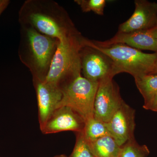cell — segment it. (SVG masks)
Returning a JSON list of instances; mask_svg holds the SVG:
<instances>
[{
    "instance_id": "cell-1",
    "label": "cell",
    "mask_w": 157,
    "mask_h": 157,
    "mask_svg": "<svg viewBox=\"0 0 157 157\" xmlns=\"http://www.w3.org/2000/svg\"><path fill=\"white\" fill-rule=\"evenodd\" d=\"M18 21L59 41L80 33L67 11L52 0H26L18 12Z\"/></svg>"
},
{
    "instance_id": "cell-23",
    "label": "cell",
    "mask_w": 157,
    "mask_h": 157,
    "mask_svg": "<svg viewBox=\"0 0 157 157\" xmlns=\"http://www.w3.org/2000/svg\"><path fill=\"white\" fill-rule=\"evenodd\" d=\"M54 157H67L66 156V155H58L55 156Z\"/></svg>"
},
{
    "instance_id": "cell-15",
    "label": "cell",
    "mask_w": 157,
    "mask_h": 157,
    "mask_svg": "<svg viewBox=\"0 0 157 157\" xmlns=\"http://www.w3.org/2000/svg\"><path fill=\"white\" fill-rule=\"evenodd\" d=\"M83 134L87 142H92L101 137L110 135L106 123L95 118L94 117L86 121Z\"/></svg>"
},
{
    "instance_id": "cell-2",
    "label": "cell",
    "mask_w": 157,
    "mask_h": 157,
    "mask_svg": "<svg viewBox=\"0 0 157 157\" xmlns=\"http://www.w3.org/2000/svg\"><path fill=\"white\" fill-rule=\"evenodd\" d=\"M20 60L29 70L33 82L45 81L59 41L24 26H20Z\"/></svg>"
},
{
    "instance_id": "cell-9",
    "label": "cell",
    "mask_w": 157,
    "mask_h": 157,
    "mask_svg": "<svg viewBox=\"0 0 157 157\" xmlns=\"http://www.w3.org/2000/svg\"><path fill=\"white\" fill-rule=\"evenodd\" d=\"M131 17L119 26L118 33H128L152 28L157 22V2L135 0Z\"/></svg>"
},
{
    "instance_id": "cell-13",
    "label": "cell",
    "mask_w": 157,
    "mask_h": 157,
    "mask_svg": "<svg viewBox=\"0 0 157 157\" xmlns=\"http://www.w3.org/2000/svg\"><path fill=\"white\" fill-rule=\"evenodd\" d=\"M87 143L95 157H119L121 151V147L110 135Z\"/></svg>"
},
{
    "instance_id": "cell-21",
    "label": "cell",
    "mask_w": 157,
    "mask_h": 157,
    "mask_svg": "<svg viewBox=\"0 0 157 157\" xmlns=\"http://www.w3.org/2000/svg\"><path fill=\"white\" fill-rule=\"evenodd\" d=\"M152 29L154 33L155 36L157 39V22L155 26Z\"/></svg>"
},
{
    "instance_id": "cell-14",
    "label": "cell",
    "mask_w": 157,
    "mask_h": 157,
    "mask_svg": "<svg viewBox=\"0 0 157 157\" xmlns=\"http://www.w3.org/2000/svg\"><path fill=\"white\" fill-rule=\"evenodd\" d=\"M135 84L144 99L149 102L157 93V74H147L135 78Z\"/></svg>"
},
{
    "instance_id": "cell-16",
    "label": "cell",
    "mask_w": 157,
    "mask_h": 157,
    "mask_svg": "<svg viewBox=\"0 0 157 157\" xmlns=\"http://www.w3.org/2000/svg\"><path fill=\"white\" fill-rule=\"evenodd\" d=\"M149 153L147 146L138 144L134 138L122 147L119 157H146Z\"/></svg>"
},
{
    "instance_id": "cell-17",
    "label": "cell",
    "mask_w": 157,
    "mask_h": 157,
    "mask_svg": "<svg viewBox=\"0 0 157 157\" xmlns=\"http://www.w3.org/2000/svg\"><path fill=\"white\" fill-rule=\"evenodd\" d=\"M74 2L81 8L82 12L93 11L98 15H104L106 0H75Z\"/></svg>"
},
{
    "instance_id": "cell-4",
    "label": "cell",
    "mask_w": 157,
    "mask_h": 157,
    "mask_svg": "<svg viewBox=\"0 0 157 157\" xmlns=\"http://www.w3.org/2000/svg\"><path fill=\"white\" fill-rule=\"evenodd\" d=\"M90 45L104 52L112 60L119 73H127L134 78L152 74L157 60V53H146L128 45L116 44L107 47L96 45L93 40L88 39Z\"/></svg>"
},
{
    "instance_id": "cell-12",
    "label": "cell",
    "mask_w": 157,
    "mask_h": 157,
    "mask_svg": "<svg viewBox=\"0 0 157 157\" xmlns=\"http://www.w3.org/2000/svg\"><path fill=\"white\" fill-rule=\"evenodd\" d=\"M97 46L105 47L116 44H123L136 49L152 51L157 53V39L152 29L128 33H117L109 40H93Z\"/></svg>"
},
{
    "instance_id": "cell-6",
    "label": "cell",
    "mask_w": 157,
    "mask_h": 157,
    "mask_svg": "<svg viewBox=\"0 0 157 157\" xmlns=\"http://www.w3.org/2000/svg\"><path fill=\"white\" fill-rule=\"evenodd\" d=\"M82 73L90 81L99 82L119 74L114 63L108 56L90 45L85 38L80 51Z\"/></svg>"
},
{
    "instance_id": "cell-5",
    "label": "cell",
    "mask_w": 157,
    "mask_h": 157,
    "mask_svg": "<svg viewBox=\"0 0 157 157\" xmlns=\"http://www.w3.org/2000/svg\"><path fill=\"white\" fill-rule=\"evenodd\" d=\"M98 84L82 75L78 76L62 90L63 97L57 108L62 106L71 107L85 121L94 117V104Z\"/></svg>"
},
{
    "instance_id": "cell-11",
    "label": "cell",
    "mask_w": 157,
    "mask_h": 157,
    "mask_svg": "<svg viewBox=\"0 0 157 157\" xmlns=\"http://www.w3.org/2000/svg\"><path fill=\"white\" fill-rule=\"evenodd\" d=\"M36 90L40 128H43L63 97L62 90L48 82H33Z\"/></svg>"
},
{
    "instance_id": "cell-20",
    "label": "cell",
    "mask_w": 157,
    "mask_h": 157,
    "mask_svg": "<svg viewBox=\"0 0 157 157\" xmlns=\"http://www.w3.org/2000/svg\"><path fill=\"white\" fill-rule=\"evenodd\" d=\"M10 2L9 0H3L2 2L0 5V16L9 6Z\"/></svg>"
},
{
    "instance_id": "cell-10",
    "label": "cell",
    "mask_w": 157,
    "mask_h": 157,
    "mask_svg": "<svg viewBox=\"0 0 157 157\" xmlns=\"http://www.w3.org/2000/svg\"><path fill=\"white\" fill-rule=\"evenodd\" d=\"M85 120L78 113L67 106L56 108L41 130L44 134H50L65 131L83 132Z\"/></svg>"
},
{
    "instance_id": "cell-7",
    "label": "cell",
    "mask_w": 157,
    "mask_h": 157,
    "mask_svg": "<svg viewBox=\"0 0 157 157\" xmlns=\"http://www.w3.org/2000/svg\"><path fill=\"white\" fill-rule=\"evenodd\" d=\"M111 77L99 82L94 104V117L107 123L121 107L124 100L119 88Z\"/></svg>"
},
{
    "instance_id": "cell-22",
    "label": "cell",
    "mask_w": 157,
    "mask_h": 157,
    "mask_svg": "<svg viewBox=\"0 0 157 157\" xmlns=\"http://www.w3.org/2000/svg\"><path fill=\"white\" fill-rule=\"evenodd\" d=\"M152 74H157V60L154 71L153 73Z\"/></svg>"
},
{
    "instance_id": "cell-8",
    "label": "cell",
    "mask_w": 157,
    "mask_h": 157,
    "mask_svg": "<svg viewBox=\"0 0 157 157\" xmlns=\"http://www.w3.org/2000/svg\"><path fill=\"white\" fill-rule=\"evenodd\" d=\"M110 135L122 147L135 138V110L123 101L110 121L106 123Z\"/></svg>"
},
{
    "instance_id": "cell-19",
    "label": "cell",
    "mask_w": 157,
    "mask_h": 157,
    "mask_svg": "<svg viewBox=\"0 0 157 157\" xmlns=\"http://www.w3.org/2000/svg\"><path fill=\"white\" fill-rule=\"evenodd\" d=\"M143 107L144 109L157 112V93L149 102L144 104Z\"/></svg>"
},
{
    "instance_id": "cell-3",
    "label": "cell",
    "mask_w": 157,
    "mask_h": 157,
    "mask_svg": "<svg viewBox=\"0 0 157 157\" xmlns=\"http://www.w3.org/2000/svg\"><path fill=\"white\" fill-rule=\"evenodd\" d=\"M85 38L79 33L59 41L45 81L62 91L81 75L80 51Z\"/></svg>"
},
{
    "instance_id": "cell-18",
    "label": "cell",
    "mask_w": 157,
    "mask_h": 157,
    "mask_svg": "<svg viewBox=\"0 0 157 157\" xmlns=\"http://www.w3.org/2000/svg\"><path fill=\"white\" fill-rule=\"evenodd\" d=\"M70 157H95L85 139L83 132L76 133V144Z\"/></svg>"
}]
</instances>
